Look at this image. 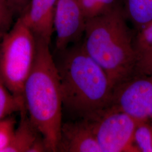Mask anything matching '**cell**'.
<instances>
[{
  "label": "cell",
  "instance_id": "6da1fadb",
  "mask_svg": "<svg viewBox=\"0 0 152 152\" xmlns=\"http://www.w3.org/2000/svg\"><path fill=\"white\" fill-rule=\"evenodd\" d=\"M60 53V60L56 65L63 108L80 119H89L111 106L114 86L82 44L76 43Z\"/></svg>",
  "mask_w": 152,
  "mask_h": 152
},
{
  "label": "cell",
  "instance_id": "7a4b0ae2",
  "mask_svg": "<svg viewBox=\"0 0 152 152\" xmlns=\"http://www.w3.org/2000/svg\"><path fill=\"white\" fill-rule=\"evenodd\" d=\"M36 40L34 61L23 96L28 115L43 137L48 152H58L63 125L59 77L50 44L41 38Z\"/></svg>",
  "mask_w": 152,
  "mask_h": 152
},
{
  "label": "cell",
  "instance_id": "3957f363",
  "mask_svg": "<svg viewBox=\"0 0 152 152\" xmlns=\"http://www.w3.org/2000/svg\"><path fill=\"white\" fill-rule=\"evenodd\" d=\"M122 9L117 6L86 20L82 46L106 72L114 87L135 73L137 54Z\"/></svg>",
  "mask_w": 152,
  "mask_h": 152
},
{
  "label": "cell",
  "instance_id": "277c9868",
  "mask_svg": "<svg viewBox=\"0 0 152 152\" xmlns=\"http://www.w3.org/2000/svg\"><path fill=\"white\" fill-rule=\"evenodd\" d=\"M0 45V77L10 92L23 98L25 83L34 64L36 40L34 35L18 18Z\"/></svg>",
  "mask_w": 152,
  "mask_h": 152
},
{
  "label": "cell",
  "instance_id": "5b68a950",
  "mask_svg": "<svg viewBox=\"0 0 152 152\" xmlns=\"http://www.w3.org/2000/svg\"><path fill=\"white\" fill-rule=\"evenodd\" d=\"M87 120L102 152H140L134 136L141 121L112 105Z\"/></svg>",
  "mask_w": 152,
  "mask_h": 152
},
{
  "label": "cell",
  "instance_id": "8992f818",
  "mask_svg": "<svg viewBox=\"0 0 152 152\" xmlns=\"http://www.w3.org/2000/svg\"><path fill=\"white\" fill-rule=\"evenodd\" d=\"M112 105L139 121L152 117V77L135 74L114 87Z\"/></svg>",
  "mask_w": 152,
  "mask_h": 152
},
{
  "label": "cell",
  "instance_id": "52a82bcc",
  "mask_svg": "<svg viewBox=\"0 0 152 152\" xmlns=\"http://www.w3.org/2000/svg\"><path fill=\"white\" fill-rule=\"evenodd\" d=\"M86 19L78 0H56L54 16L56 48L62 51L84 34Z\"/></svg>",
  "mask_w": 152,
  "mask_h": 152
},
{
  "label": "cell",
  "instance_id": "ba28073f",
  "mask_svg": "<svg viewBox=\"0 0 152 152\" xmlns=\"http://www.w3.org/2000/svg\"><path fill=\"white\" fill-rule=\"evenodd\" d=\"M58 152H102L88 120L63 124Z\"/></svg>",
  "mask_w": 152,
  "mask_h": 152
},
{
  "label": "cell",
  "instance_id": "9c48e42d",
  "mask_svg": "<svg viewBox=\"0 0 152 152\" xmlns=\"http://www.w3.org/2000/svg\"><path fill=\"white\" fill-rule=\"evenodd\" d=\"M56 0H31L27 10L21 18L36 38L50 44L54 31Z\"/></svg>",
  "mask_w": 152,
  "mask_h": 152
},
{
  "label": "cell",
  "instance_id": "30bf717a",
  "mask_svg": "<svg viewBox=\"0 0 152 152\" xmlns=\"http://www.w3.org/2000/svg\"><path fill=\"white\" fill-rule=\"evenodd\" d=\"M20 113V122L4 152H29L34 144L43 137L30 120L26 107Z\"/></svg>",
  "mask_w": 152,
  "mask_h": 152
},
{
  "label": "cell",
  "instance_id": "8fae6325",
  "mask_svg": "<svg viewBox=\"0 0 152 152\" xmlns=\"http://www.w3.org/2000/svg\"><path fill=\"white\" fill-rule=\"evenodd\" d=\"M123 11L139 31L152 21V0H122Z\"/></svg>",
  "mask_w": 152,
  "mask_h": 152
},
{
  "label": "cell",
  "instance_id": "7c38bea8",
  "mask_svg": "<svg viewBox=\"0 0 152 152\" xmlns=\"http://www.w3.org/2000/svg\"><path fill=\"white\" fill-rule=\"evenodd\" d=\"M25 107L24 99L16 96L6 86L0 77V121Z\"/></svg>",
  "mask_w": 152,
  "mask_h": 152
},
{
  "label": "cell",
  "instance_id": "4fadbf2b",
  "mask_svg": "<svg viewBox=\"0 0 152 152\" xmlns=\"http://www.w3.org/2000/svg\"><path fill=\"white\" fill-rule=\"evenodd\" d=\"M119 0H78L82 12L88 19L103 15L118 6Z\"/></svg>",
  "mask_w": 152,
  "mask_h": 152
},
{
  "label": "cell",
  "instance_id": "5bb4252c",
  "mask_svg": "<svg viewBox=\"0 0 152 152\" xmlns=\"http://www.w3.org/2000/svg\"><path fill=\"white\" fill-rule=\"evenodd\" d=\"M134 142L140 152H152V125L149 120L141 121L136 128Z\"/></svg>",
  "mask_w": 152,
  "mask_h": 152
},
{
  "label": "cell",
  "instance_id": "9a60e30c",
  "mask_svg": "<svg viewBox=\"0 0 152 152\" xmlns=\"http://www.w3.org/2000/svg\"><path fill=\"white\" fill-rule=\"evenodd\" d=\"M134 45L137 57L152 50V21L138 31L134 39Z\"/></svg>",
  "mask_w": 152,
  "mask_h": 152
},
{
  "label": "cell",
  "instance_id": "2e32d148",
  "mask_svg": "<svg viewBox=\"0 0 152 152\" xmlns=\"http://www.w3.org/2000/svg\"><path fill=\"white\" fill-rule=\"evenodd\" d=\"M15 121L10 116L0 121V152L9 144L15 129Z\"/></svg>",
  "mask_w": 152,
  "mask_h": 152
},
{
  "label": "cell",
  "instance_id": "e0dca14e",
  "mask_svg": "<svg viewBox=\"0 0 152 152\" xmlns=\"http://www.w3.org/2000/svg\"><path fill=\"white\" fill-rule=\"evenodd\" d=\"M14 16L6 0H0V37L9 32L12 27Z\"/></svg>",
  "mask_w": 152,
  "mask_h": 152
},
{
  "label": "cell",
  "instance_id": "ac0fdd59",
  "mask_svg": "<svg viewBox=\"0 0 152 152\" xmlns=\"http://www.w3.org/2000/svg\"><path fill=\"white\" fill-rule=\"evenodd\" d=\"M135 74L152 77V50L138 56Z\"/></svg>",
  "mask_w": 152,
  "mask_h": 152
},
{
  "label": "cell",
  "instance_id": "d6986e66",
  "mask_svg": "<svg viewBox=\"0 0 152 152\" xmlns=\"http://www.w3.org/2000/svg\"><path fill=\"white\" fill-rule=\"evenodd\" d=\"M14 17L22 16L30 4L31 0H6Z\"/></svg>",
  "mask_w": 152,
  "mask_h": 152
},
{
  "label": "cell",
  "instance_id": "ffe728a7",
  "mask_svg": "<svg viewBox=\"0 0 152 152\" xmlns=\"http://www.w3.org/2000/svg\"><path fill=\"white\" fill-rule=\"evenodd\" d=\"M149 121H151V124L152 125V117L151 118H150Z\"/></svg>",
  "mask_w": 152,
  "mask_h": 152
}]
</instances>
